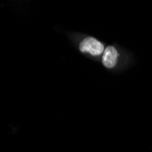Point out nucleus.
Segmentation results:
<instances>
[{"label": "nucleus", "mask_w": 152, "mask_h": 152, "mask_svg": "<svg viewBox=\"0 0 152 152\" xmlns=\"http://www.w3.org/2000/svg\"><path fill=\"white\" fill-rule=\"evenodd\" d=\"M79 49L82 52L89 53L92 56H99L104 52V45L94 37H87L79 45Z\"/></svg>", "instance_id": "1"}, {"label": "nucleus", "mask_w": 152, "mask_h": 152, "mask_svg": "<svg viewBox=\"0 0 152 152\" xmlns=\"http://www.w3.org/2000/svg\"><path fill=\"white\" fill-rule=\"evenodd\" d=\"M118 57V54L117 49L112 46H109L103 52L102 63L105 66L108 68H112L117 64Z\"/></svg>", "instance_id": "2"}]
</instances>
